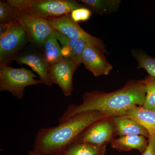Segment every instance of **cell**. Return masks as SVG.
Listing matches in <instances>:
<instances>
[{
	"label": "cell",
	"instance_id": "1",
	"mask_svg": "<svg viewBox=\"0 0 155 155\" xmlns=\"http://www.w3.org/2000/svg\"><path fill=\"white\" fill-rule=\"evenodd\" d=\"M143 80L128 81L120 89L111 92L99 91L86 92L80 105H69L59 119V124L78 114L98 111L108 116H124L132 106H143L146 97Z\"/></svg>",
	"mask_w": 155,
	"mask_h": 155
},
{
	"label": "cell",
	"instance_id": "2",
	"mask_svg": "<svg viewBox=\"0 0 155 155\" xmlns=\"http://www.w3.org/2000/svg\"><path fill=\"white\" fill-rule=\"evenodd\" d=\"M107 117L101 112L88 111L75 115L55 127L40 128L35 137L33 150L45 154L63 152L88 126Z\"/></svg>",
	"mask_w": 155,
	"mask_h": 155
},
{
	"label": "cell",
	"instance_id": "3",
	"mask_svg": "<svg viewBox=\"0 0 155 155\" xmlns=\"http://www.w3.org/2000/svg\"><path fill=\"white\" fill-rule=\"evenodd\" d=\"M14 8L34 17L50 20L86 7L74 0H7ZM87 8V7H86Z\"/></svg>",
	"mask_w": 155,
	"mask_h": 155
},
{
	"label": "cell",
	"instance_id": "4",
	"mask_svg": "<svg viewBox=\"0 0 155 155\" xmlns=\"http://www.w3.org/2000/svg\"><path fill=\"white\" fill-rule=\"evenodd\" d=\"M28 43V33L20 21L8 24L7 30L0 35V68L9 66Z\"/></svg>",
	"mask_w": 155,
	"mask_h": 155
},
{
	"label": "cell",
	"instance_id": "5",
	"mask_svg": "<svg viewBox=\"0 0 155 155\" xmlns=\"http://www.w3.org/2000/svg\"><path fill=\"white\" fill-rule=\"evenodd\" d=\"M37 77L25 68L6 66L0 68V91H7L17 99H22L25 87L41 83L40 80L35 79Z\"/></svg>",
	"mask_w": 155,
	"mask_h": 155
},
{
	"label": "cell",
	"instance_id": "6",
	"mask_svg": "<svg viewBox=\"0 0 155 155\" xmlns=\"http://www.w3.org/2000/svg\"><path fill=\"white\" fill-rule=\"evenodd\" d=\"M117 135L116 125L110 116L94 122L78 137L75 143H82L95 145L110 143Z\"/></svg>",
	"mask_w": 155,
	"mask_h": 155
},
{
	"label": "cell",
	"instance_id": "7",
	"mask_svg": "<svg viewBox=\"0 0 155 155\" xmlns=\"http://www.w3.org/2000/svg\"><path fill=\"white\" fill-rule=\"evenodd\" d=\"M70 14L50 19L48 21L55 30L60 31L69 38L83 41L87 44L99 48L106 53L105 46L102 40L86 32L78 23L74 22L71 19Z\"/></svg>",
	"mask_w": 155,
	"mask_h": 155
},
{
	"label": "cell",
	"instance_id": "8",
	"mask_svg": "<svg viewBox=\"0 0 155 155\" xmlns=\"http://www.w3.org/2000/svg\"><path fill=\"white\" fill-rule=\"evenodd\" d=\"M18 11L20 22L29 37V43L41 50L45 40L55 30L48 20L34 17L25 11Z\"/></svg>",
	"mask_w": 155,
	"mask_h": 155
},
{
	"label": "cell",
	"instance_id": "9",
	"mask_svg": "<svg viewBox=\"0 0 155 155\" xmlns=\"http://www.w3.org/2000/svg\"><path fill=\"white\" fill-rule=\"evenodd\" d=\"M36 48L32 45L26 46L14 61L20 65H28L38 74L41 83L51 87L53 84L51 80V65L43 54Z\"/></svg>",
	"mask_w": 155,
	"mask_h": 155
},
{
	"label": "cell",
	"instance_id": "10",
	"mask_svg": "<svg viewBox=\"0 0 155 155\" xmlns=\"http://www.w3.org/2000/svg\"><path fill=\"white\" fill-rule=\"evenodd\" d=\"M79 66L70 58H64L62 61L51 65L52 82L59 85L66 97L72 95L73 75Z\"/></svg>",
	"mask_w": 155,
	"mask_h": 155
},
{
	"label": "cell",
	"instance_id": "11",
	"mask_svg": "<svg viewBox=\"0 0 155 155\" xmlns=\"http://www.w3.org/2000/svg\"><path fill=\"white\" fill-rule=\"evenodd\" d=\"M104 54V52L99 48L87 44L84 49L81 55L82 63L96 77L107 75L113 69V67L107 61Z\"/></svg>",
	"mask_w": 155,
	"mask_h": 155
},
{
	"label": "cell",
	"instance_id": "12",
	"mask_svg": "<svg viewBox=\"0 0 155 155\" xmlns=\"http://www.w3.org/2000/svg\"><path fill=\"white\" fill-rule=\"evenodd\" d=\"M56 36L61 47V53L64 58H70L80 65L81 55L86 43L81 40L71 39L55 30Z\"/></svg>",
	"mask_w": 155,
	"mask_h": 155
},
{
	"label": "cell",
	"instance_id": "13",
	"mask_svg": "<svg viewBox=\"0 0 155 155\" xmlns=\"http://www.w3.org/2000/svg\"><path fill=\"white\" fill-rule=\"evenodd\" d=\"M124 116L133 119L143 126L150 135L155 134V111L145 109L143 106L134 105L127 109Z\"/></svg>",
	"mask_w": 155,
	"mask_h": 155
},
{
	"label": "cell",
	"instance_id": "14",
	"mask_svg": "<svg viewBox=\"0 0 155 155\" xmlns=\"http://www.w3.org/2000/svg\"><path fill=\"white\" fill-rule=\"evenodd\" d=\"M116 125L117 135H142L148 138L149 133L145 127L133 119L124 116L112 117Z\"/></svg>",
	"mask_w": 155,
	"mask_h": 155
},
{
	"label": "cell",
	"instance_id": "15",
	"mask_svg": "<svg viewBox=\"0 0 155 155\" xmlns=\"http://www.w3.org/2000/svg\"><path fill=\"white\" fill-rule=\"evenodd\" d=\"M148 140L142 135H127L114 139L110 142L111 146L119 151H129L137 150L142 153L147 148Z\"/></svg>",
	"mask_w": 155,
	"mask_h": 155
},
{
	"label": "cell",
	"instance_id": "16",
	"mask_svg": "<svg viewBox=\"0 0 155 155\" xmlns=\"http://www.w3.org/2000/svg\"><path fill=\"white\" fill-rule=\"evenodd\" d=\"M42 53L50 65L58 63L64 59L61 47L56 36L55 31L45 41L43 45Z\"/></svg>",
	"mask_w": 155,
	"mask_h": 155
},
{
	"label": "cell",
	"instance_id": "17",
	"mask_svg": "<svg viewBox=\"0 0 155 155\" xmlns=\"http://www.w3.org/2000/svg\"><path fill=\"white\" fill-rule=\"evenodd\" d=\"M107 145H95L74 143L63 152L64 155H105Z\"/></svg>",
	"mask_w": 155,
	"mask_h": 155
},
{
	"label": "cell",
	"instance_id": "18",
	"mask_svg": "<svg viewBox=\"0 0 155 155\" xmlns=\"http://www.w3.org/2000/svg\"><path fill=\"white\" fill-rule=\"evenodd\" d=\"M87 8L96 14H106L116 11L121 1L119 0H80Z\"/></svg>",
	"mask_w": 155,
	"mask_h": 155
},
{
	"label": "cell",
	"instance_id": "19",
	"mask_svg": "<svg viewBox=\"0 0 155 155\" xmlns=\"http://www.w3.org/2000/svg\"><path fill=\"white\" fill-rule=\"evenodd\" d=\"M20 21L19 11L7 1H0V23L10 24Z\"/></svg>",
	"mask_w": 155,
	"mask_h": 155
},
{
	"label": "cell",
	"instance_id": "20",
	"mask_svg": "<svg viewBox=\"0 0 155 155\" xmlns=\"http://www.w3.org/2000/svg\"><path fill=\"white\" fill-rule=\"evenodd\" d=\"M132 54L138 62V69H144L149 75L155 77V58L141 51H133Z\"/></svg>",
	"mask_w": 155,
	"mask_h": 155
},
{
	"label": "cell",
	"instance_id": "21",
	"mask_svg": "<svg viewBox=\"0 0 155 155\" xmlns=\"http://www.w3.org/2000/svg\"><path fill=\"white\" fill-rule=\"evenodd\" d=\"M146 87V97L143 107L155 111V77L149 75L143 79Z\"/></svg>",
	"mask_w": 155,
	"mask_h": 155
},
{
	"label": "cell",
	"instance_id": "22",
	"mask_svg": "<svg viewBox=\"0 0 155 155\" xmlns=\"http://www.w3.org/2000/svg\"><path fill=\"white\" fill-rule=\"evenodd\" d=\"M92 12L86 7L75 9L70 13V17L74 22L78 23L88 20L92 16Z\"/></svg>",
	"mask_w": 155,
	"mask_h": 155
},
{
	"label": "cell",
	"instance_id": "23",
	"mask_svg": "<svg viewBox=\"0 0 155 155\" xmlns=\"http://www.w3.org/2000/svg\"><path fill=\"white\" fill-rule=\"evenodd\" d=\"M142 155H155V134L150 135L147 146Z\"/></svg>",
	"mask_w": 155,
	"mask_h": 155
},
{
	"label": "cell",
	"instance_id": "24",
	"mask_svg": "<svg viewBox=\"0 0 155 155\" xmlns=\"http://www.w3.org/2000/svg\"><path fill=\"white\" fill-rule=\"evenodd\" d=\"M28 155H64V153L61 152L56 153L53 154H45L43 153H39L38 152L35 151L34 150L30 151L28 153Z\"/></svg>",
	"mask_w": 155,
	"mask_h": 155
}]
</instances>
